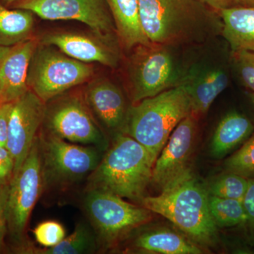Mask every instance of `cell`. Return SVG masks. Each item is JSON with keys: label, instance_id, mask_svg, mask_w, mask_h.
<instances>
[{"label": "cell", "instance_id": "1", "mask_svg": "<svg viewBox=\"0 0 254 254\" xmlns=\"http://www.w3.org/2000/svg\"><path fill=\"white\" fill-rule=\"evenodd\" d=\"M138 5L142 28L153 44L198 43L222 30V19L198 0H138Z\"/></svg>", "mask_w": 254, "mask_h": 254}, {"label": "cell", "instance_id": "2", "mask_svg": "<svg viewBox=\"0 0 254 254\" xmlns=\"http://www.w3.org/2000/svg\"><path fill=\"white\" fill-rule=\"evenodd\" d=\"M140 201L200 245H211L217 238L218 226L210 213L208 190L190 169L164 187L160 195L144 196Z\"/></svg>", "mask_w": 254, "mask_h": 254}, {"label": "cell", "instance_id": "3", "mask_svg": "<svg viewBox=\"0 0 254 254\" xmlns=\"http://www.w3.org/2000/svg\"><path fill=\"white\" fill-rule=\"evenodd\" d=\"M155 163L149 150L139 142L127 133H118L88 177L86 191L103 190L141 200L151 182Z\"/></svg>", "mask_w": 254, "mask_h": 254}, {"label": "cell", "instance_id": "4", "mask_svg": "<svg viewBox=\"0 0 254 254\" xmlns=\"http://www.w3.org/2000/svg\"><path fill=\"white\" fill-rule=\"evenodd\" d=\"M190 114V94L184 83L133 105L128 110L124 131L156 160L172 132Z\"/></svg>", "mask_w": 254, "mask_h": 254}, {"label": "cell", "instance_id": "5", "mask_svg": "<svg viewBox=\"0 0 254 254\" xmlns=\"http://www.w3.org/2000/svg\"><path fill=\"white\" fill-rule=\"evenodd\" d=\"M43 185L66 188L94 171L103 150L93 145L71 143L44 130L38 133Z\"/></svg>", "mask_w": 254, "mask_h": 254}, {"label": "cell", "instance_id": "6", "mask_svg": "<svg viewBox=\"0 0 254 254\" xmlns=\"http://www.w3.org/2000/svg\"><path fill=\"white\" fill-rule=\"evenodd\" d=\"M43 190L38 136L22 166L9 184L6 205L7 235L16 253H24L31 245L26 237V228L32 210Z\"/></svg>", "mask_w": 254, "mask_h": 254}, {"label": "cell", "instance_id": "7", "mask_svg": "<svg viewBox=\"0 0 254 254\" xmlns=\"http://www.w3.org/2000/svg\"><path fill=\"white\" fill-rule=\"evenodd\" d=\"M89 64L70 58L53 46L38 45L28 68V88L47 103L91 77Z\"/></svg>", "mask_w": 254, "mask_h": 254}, {"label": "cell", "instance_id": "8", "mask_svg": "<svg viewBox=\"0 0 254 254\" xmlns=\"http://www.w3.org/2000/svg\"><path fill=\"white\" fill-rule=\"evenodd\" d=\"M170 46L136 47L128 66L131 99L134 104L185 83V74Z\"/></svg>", "mask_w": 254, "mask_h": 254}, {"label": "cell", "instance_id": "9", "mask_svg": "<svg viewBox=\"0 0 254 254\" xmlns=\"http://www.w3.org/2000/svg\"><path fill=\"white\" fill-rule=\"evenodd\" d=\"M84 208L100 247L108 248L150 221L152 212L122 197L99 190L86 191Z\"/></svg>", "mask_w": 254, "mask_h": 254}, {"label": "cell", "instance_id": "10", "mask_svg": "<svg viewBox=\"0 0 254 254\" xmlns=\"http://www.w3.org/2000/svg\"><path fill=\"white\" fill-rule=\"evenodd\" d=\"M43 128L53 136L77 144L93 145L105 151L108 143L83 98L60 95L46 103Z\"/></svg>", "mask_w": 254, "mask_h": 254}, {"label": "cell", "instance_id": "11", "mask_svg": "<svg viewBox=\"0 0 254 254\" xmlns=\"http://www.w3.org/2000/svg\"><path fill=\"white\" fill-rule=\"evenodd\" d=\"M10 7L29 10L49 21H79L91 28L94 34L110 41H115L117 36L106 0H22Z\"/></svg>", "mask_w": 254, "mask_h": 254}, {"label": "cell", "instance_id": "12", "mask_svg": "<svg viewBox=\"0 0 254 254\" xmlns=\"http://www.w3.org/2000/svg\"><path fill=\"white\" fill-rule=\"evenodd\" d=\"M46 109V103L30 89L13 102L6 147L14 159V175L22 166L38 136Z\"/></svg>", "mask_w": 254, "mask_h": 254}, {"label": "cell", "instance_id": "13", "mask_svg": "<svg viewBox=\"0 0 254 254\" xmlns=\"http://www.w3.org/2000/svg\"><path fill=\"white\" fill-rule=\"evenodd\" d=\"M196 132V118L190 114L174 129L158 155L153 169L152 182L163 189L189 170Z\"/></svg>", "mask_w": 254, "mask_h": 254}, {"label": "cell", "instance_id": "14", "mask_svg": "<svg viewBox=\"0 0 254 254\" xmlns=\"http://www.w3.org/2000/svg\"><path fill=\"white\" fill-rule=\"evenodd\" d=\"M42 44L58 48L62 53L85 63H98L115 68L120 55L115 42L97 36L69 32H54L43 37Z\"/></svg>", "mask_w": 254, "mask_h": 254}, {"label": "cell", "instance_id": "15", "mask_svg": "<svg viewBox=\"0 0 254 254\" xmlns=\"http://www.w3.org/2000/svg\"><path fill=\"white\" fill-rule=\"evenodd\" d=\"M83 99L98 125L110 131L125 128L128 112L126 100L113 82L107 79L92 82L85 91Z\"/></svg>", "mask_w": 254, "mask_h": 254}, {"label": "cell", "instance_id": "16", "mask_svg": "<svg viewBox=\"0 0 254 254\" xmlns=\"http://www.w3.org/2000/svg\"><path fill=\"white\" fill-rule=\"evenodd\" d=\"M38 46L36 39L11 47L0 66V95L1 103H13L29 90L28 68L33 53Z\"/></svg>", "mask_w": 254, "mask_h": 254}, {"label": "cell", "instance_id": "17", "mask_svg": "<svg viewBox=\"0 0 254 254\" xmlns=\"http://www.w3.org/2000/svg\"><path fill=\"white\" fill-rule=\"evenodd\" d=\"M185 83L190 94L191 115L197 118L206 113L214 100L226 89L229 77L221 68H213L190 73Z\"/></svg>", "mask_w": 254, "mask_h": 254}, {"label": "cell", "instance_id": "18", "mask_svg": "<svg viewBox=\"0 0 254 254\" xmlns=\"http://www.w3.org/2000/svg\"><path fill=\"white\" fill-rule=\"evenodd\" d=\"M106 2L123 48L128 50L151 44L142 28L138 0H106Z\"/></svg>", "mask_w": 254, "mask_h": 254}, {"label": "cell", "instance_id": "19", "mask_svg": "<svg viewBox=\"0 0 254 254\" xmlns=\"http://www.w3.org/2000/svg\"><path fill=\"white\" fill-rule=\"evenodd\" d=\"M222 33L235 53L254 50V7L231 6L219 11Z\"/></svg>", "mask_w": 254, "mask_h": 254}, {"label": "cell", "instance_id": "20", "mask_svg": "<svg viewBox=\"0 0 254 254\" xmlns=\"http://www.w3.org/2000/svg\"><path fill=\"white\" fill-rule=\"evenodd\" d=\"M253 123L245 116L231 112L218 124L211 142V153L215 158H222L247 141L254 133Z\"/></svg>", "mask_w": 254, "mask_h": 254}, {"label": "cell", "instance_id": "21", "mask_svg": "<svg viewBox=\"0 0 254 254\" xmlns=\"http://www.w3.org/2000/svg\"><path fill=\"white\" fill-rule=\"evenodd\" d=\"M34 15L29 10L9 9L0 2V46L11 48L31 39Z\"/></svg>", "mask_w": 254, "mask_h": 254}, {"label": "cell", "instance_id": "22", "mask_svg": "<svg viewBox=\"0 0 254 254\" xmlns=\"http://www.w3.org/2000/svg\"><path fill=\"white\" fill-rule=\"evenodd\" d=\"M133 248L145 253L163 254H200L203 251L176 232L155 230L137 237Z\"/></svg>", "mask_w": 254, "mask_h": 254}, {"label": "cell", "instance_id": "23", "mask_svg": "<svg viewBox=\"0 0 254 254\" xmlns=\"http://www.w3.org/2000/svg\"><path fill=\"white\" fill-rule=\"evenodd\" d=\"M100 248L94 230L89 225L79 222L74 231L65 237L58 245L50 248H37L31 245L24 254H82L96 253Z\"/></svg>", "mask_w": 254, "mask_h": 254}, {"label": "cell", "instance_id": "24", "mask_svg": "<svg viewBox=\"0 0 254 254\" xmlns=\"http://www.w3.org/2000/svg\"><path fill=\"white\" fill-rule=\"evenodd\" d=\"M209 208L218 227H234L247 223V215L242 200L209 194Z\"/></svg>", "mask_w": 254, "mask_h": 254}, {"label": "cell", "instance_id": "25", "mask_svg": "<svg viewBox=\"0 0 254 254\" xmlns=\"http://www.w3.org/2000/svg\"><path fill=\"white\" fill-rule=\"evenodd\" d=\"M249 185V179L238 174L227 171L209 185L208 191L210 195L220 198H231L243 200Z\"/></svg>", "mask_w": 254, "mask_h": 254}, {"label": "cell", "instance_id": "26", "mask_svg": "<svg viewBox=\"0 0 254 254\" xmlns=\"http://www.w3.org/2000/svg\"><path fill=\"white\" fill-rule=\"evenodd\" d=\"M227 171L246 178H254V133L242 147L225 162Z\"/></svg>", "mask_w": 254, "mask_h": 254}, {"label": "cell", "instance_id": "27", "mask_svg": "<svg viewBox=\"0 0 254 254\" xmlns=\"http://www.w3.org/2000/svg\"><path fill=\"white\" fill-rule=\"evenodd\" d=\"M36 242L45 248L58 245L66 237L64 227L59 222L48 220L37 225L33 230Z\"/></svg>", "mask_w": 254, "mask_h": 254}, {"label": "cell", "instance_id": "28", "mask_svg": "<svg viewBox=\"0 0 254 254\" xmlns=\"http://www.w3.org/2000/svg\"><path fill=\"white\" fill-rule=\"evenodd\" d=\"M236 54L240 77L246 86L254 92V51L241 50Z\"/></svg>", "mask_w": 254, "mask_h": 254}, {"label": "cell", "instance_id": "29", "mask_svg": "<svg viewBox=\"0 0 254 254\" xmlns=\"http://www.w3.org/2000/svg\"><path fill=\"white\" fill-rule=\"evenodd\" d=\"M14 162L4 145H0V185H9L14 176Z\"/></svg>", "mask_w": 254, "mask_h": 254}, {"label": "cell", "instance_id": "30", "mask_svg": "<svg viewBox=\"0 0 254 254\" xmlns=\"http://www.w3.org/2000/svg\"><path fill=\"white\" fill-rule=\"evenodd\" d=\"M9 185H0V252L5 250V239L7 236L6 205Z\"/></svg>", "mask_w": 254, "mask_h": 254}, {"label": "cell", "instance_id": "31", "mask_svg": "<svg viewBox=\"0 0 254 254\" xmlns=\"http://www.w3.org/2000/svg\"><path fill=\"white\" fill-rule=\"evenodd\" d=\"M13 103L0 104V145L6 146L9 133L10 114Z\"/></svg>", "mask_w": 254, "mask_h": 254}, {"label": "cell", "instance_id": "32", "mask_svg": "<svg viewBox=\"0 0 254 254\" xmlns=\"http://www.w3.org/2000/svg\"><path fill=\"white\" fill-rule=\"evenodd\" d=\"M242 202L247 215V223H250L254 230V178L249 180L248 188Z\"/></svg>", "mask_w": 254, "mask_h": 254}, {"label": "cell", "instance_id": "33", "mask_svg": "<svg viewBox=\"0 0 254 254\" xmlns=\"http://www.w3.org/2000/svg\"><path fill=\"white\" fill-rule=\"evenodd\" d=\"M198 1L207 5L211 9L218 11L226 8L235 6L234 4H236L235 0H198Z\"/></svg>", "mask_w": 254, "mask_h": 254}, {"label": "cell", "instance_id": "34", "mask_svg": "<svg viewBox=\"0 0 254 254\" xmlns=\"http://www.w3.org/2000/svg\"><path fill=\"white\" fill-rule=\"evenodd\" d=\"M236 4L247 7H254V0H235Z\"/></svg>", "mask_w": 254, "mask_h": 254}, {"label": "cell", "instance_id": "35", "mask_svg": "<svg viewBox=\"0 0 254 254\" xmlns=\"http://www.w3.org/2000/svg\"><path fill=\"white\" fill-rule=\"evenodd\" d=\"M10 49H11V48L0 46V61L4 59L5 56L9 53Z\"/></svg>", "mask_w": 254, "mask_h": 254}, {"label": "cell", "instance_id": "36", "mask_svg": "<svg viewBox=\"0 0 254 254\" xmlns=\"http://www.w3.org/2000/svg\"><path fill=\"white\" fill-rule=\"evenodd\" d=\"M20 1H22V0H0V2H1V4H4V6L10 7L11 5Z\"/></svg>", "mask_w": 254, "mask_h": 254}, {"label": "cell", "instance_id": "37", "mask_svg": "<svg viewBox=\"0 0 254 254\" xmlns=\"http://www.w3.org/2000/svg\"><path fill=\"white\" fill-rule=\"evenodd\" d=\"M249 96H250L251 101H252V103H253V105H254V92H252V93H250Z\"/></svg>", "mask_w": 254, "mask_h": 254}, {"label": "cell", "instance_id": "38", "mask_svg": "<svg viewBox=\"0 0 254 254\" xmlns=\"http://www.w3.org/2000/svg\"><path fill=\"white\" fill-rule=\"evenodd\" d=\"M3 60H4V59H3ZM2 60H1V61H0V66H1V63H2Z\"/></svg>", "mask_w": 254, "mask_h": 254}, {"label": "cell", "instance_id": "39", "mask_svg": "<svg viewBox=\"0 0 254 254\" xmlns=\"http://www.w3.org/2000/svg\"><path fill=\"white\" fill-rule=\"evenodd\" d=\"M0 104H1V95H0Z\"/></svg>", "mask_w": 254, "mask_h": 254}, {"label": "cell", "instance_id": "40", "mask_svg": "<svg viewBox=\"0 0 254 254\" xmlns=\"http://www.w3.org/2000/svg\"></svg>", "mask_w": 254, "mask_h": 254}]
</instances>
